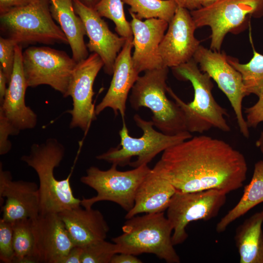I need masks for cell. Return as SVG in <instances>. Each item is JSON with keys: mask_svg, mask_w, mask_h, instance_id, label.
Wrapping results in <instances>:
<instances>
[{"mask_svg": "<svg viewBox=\"0 0 263 263\" xmlns=\"http://www.w3.org/2000/svg\"><path fill=\"white\" fill-rule=\"evenodd\" d=\"M152 169L177 191L227 194L243 186L247 166L244 155L227 142L202 135L165 150Z\"/></svg>", "mask_w": 263, "mask_h": 263, "instance_id": "1", "label": "cell"}, {"mask_svg": "<svg viewBox=\"0 0 263 263\" xmlns=\"http://www.w3.org/2000/svg\"><path fill=\"white\" fill-rule=\"evenodd\" d=\"M65 147L56 139L50 138L44 142L34 143L29 154L21 160L36 172L39 179L40 214L59 213L81 206L70 185L71 171L65 179L58 180L54 170L63 159Z\"/></svg>", "mask_w": 263, "mask_h": 263, "instance_id": "2", "label": "cell"}, {"mask_svg": "<svg viewBox=\"0 0 263 263\" xmlns=\"http://www.w3.org/2000/svg\"><path fill=\"white\" fill-rule=\"evenodd\" d=\"M172 69L179 78L189 81L194 90L193 101L186 103L170 88H167V93L182 112L187 131L202 133L216 128L230 132V127L225 118L228 115L227 111L214 99L211 92L213 85L208 75L199 69L193 58Z\"/></svg>", "mask_w": 263, "mask_h": 263, "instance_id": "3", "label": "cell"}, {"mask_svg": "<svg viewBox=\"0 0 263 263\" xmlns=\"http://www.w3.org/2000/svg\"><path fill=\"white\" fill-rule=\"evenodd\" d=\"M122 231L112 239L117 253H150L168 263L180 262L172 242L173 228L164 212L134 216L127 219Z\"/></svg>", "mask_w": 263, "mask_h": 263, "instance_id": "4", "label": "cell"}, {"mask_svg": "<svg viewBox=\"0 0 263 263\" xmlns=\"http://www.w3.org/2000/svg\"><path fill=\"white\" fill-rule=\"evenodd\" d=\"M3 37L16 44H68L60 27L54 20L49 0H36L27 5L0 14Z\"/></svg>", "mask_w": 263, "mask_h": 263, "instance_id": "5", "label": "cell"}, {"mask_svg": "<svg viewBox=\"0 0 263 263\" xmlns=\"http://www.w3.org/2000/svg\"><path fill=\"white\" fill-rule=\"evenodd\" d=\"M168 72V67L145 71L132 88L129 102L134 110L142 107L150 109L154 126L172 135L187 131L180 108L166 95Z\"/></svg>", "mask_w": 263, "mask_h": 263, "instance_id": "6", "label": "cell"}, {"mask_svg": "<svg viewBox=\"0 0 263 263\" xmlns=\"http://www.w3.org/2000/svg\"><path fill=\"white\" fill-rule=\"evenodd\" d=\"M123 120L122 127L119 132L120 147L111 148L96 156L97 159L122 167L129 165L136 168L148 165L160 152L192 137L188 131L172 135L158 132L153 128L151 120H145L135 114L133 120L142 130L143 134L139 138L133 137L130 135L124 119Z\"/></svg>", "mask_w": 263, "mask_h": 263, "instance_id": "7", "label": "cell"}, {"mask_svg": "<svg viewBox=\"0 0 263 263\" xmlns=\"http://www.w3.org/2000/svg\"><path fill=\"white\" fill-rule=\"evenodd\" d=\"M117 166L112 164L106 170L91 166L86 170V175L80 180L94 189L97 195L90 198L83 197L81 206L91 208L98 202L109 201L117 204L127 212L133 207L137 189L150 169L146 164L133 169L120 171Z\"/></svg>", "mask_w": 263, "mask_h": 263, "instance_id": "8", "label": "cell"}, {"mask_svg": "<svg viewBox=\"0 0 263 263\" xmlns=\"http://www.w3.org/2000/svg\"><path fill=\"white\" fill-rule=\"evenodd\" d=\"M28 87L50 86L65 96L77 62L65 52L46 47H30L22 52Z\"/></svg>", "mask_w": 263, "mask_h": 263, "instance_id": "9", "label": "cell"}, {"mask_svg": "<svg viewBox=\"0 0 263 263\" xmlns=\"http://www.w3.org/2000/svg\"><path fill=\"white\" fill-rule=\"evenodd\" d=\"M226 200V194L217 189L194 192L176 191L167 208V218L173 228L175 246L186 241L188 225L197 220L208 221L217 216Z\"/></svg>", "mask_w": 263, "mask_h": 263, "instance_id": "10", "label": "cell"}, {"mask_svg": "<svg viewBox=\"0 0 263 263\" xmlns=\"http://www.w3.org/2000/svg\"><path fill=\"white\" fill-rule=\"evenodd\" d=\"M190 13L197 28L210 27V49L219 52L228 32L242 24L248 16H263V0H218Z\"/></svg>", "mask_w": 263, "mask_h": 263, "instance_id": "11", "label": "cell"}, {"mask_svg": "<svg viewBox=\"0 0 263 263\" xmlns=\"http://www.w3.org/2000/svg\"><path fill=\"white\" fill-rule=\"evenodd\" d=\"M193 59L199 65L200 70L207 74L226 96L235 113L240 132L248 138L249 128L242 111L243 98L248 95L240 73L229 64L224 54L201 45Z\"/></svg>", "mask_w": 263, "mask_h": 263, "instance_id": "12", "label": "cell"}, {"mask_svg": "<svg viewBox=\"0 0 263 263\" xmlns=\"http://www.w3.org/2000/svg\"><path fill=\"white\" fill-rule=\"evenodd\" d=\"M103 66L102 60L94 53L77 62L64 96H71L73 100L72 109L68 111L72 116L70 128H79L85 134L92 123L96 119L95 107L93 103L94 94L93 86L96 77Z\"/></svg>", "mask_w": 263, "mask_h": 263, "instance_id": "13", "label": "cell"}, {"mask_svg": "<svg viewBox=\"0 0 263 263\" xmlns=\"http://www.w3.org/2000/svg\"><path fill=\"white\" fill-rule=\"evenodd\" d=\"M196 28L190 11L178 6L159 45L164 67L173 68L193 58L200 45L194 36Z\"/></svg>", "mask_w": 263, "mask_h": 263, "instance_id": "14", "label": "cell"}, {"mask_svg": "<svg viewBox=\"0 0 263 263\" xmlns=\"http://www.w3.org/2000/svg\"><path fill=\"white\" fill-rule=\"evenodd\" d=\"M2 219L13 223L24 219H34L40 214L38 186L35 182L13 181L11 172L3 169L0 163V200Z\"/></svg>", "mask_w": 263, "mask_h": 263, "instance_id": "15", "label": "cell"}, {"mask_svg": "<svg viewBox=\"0 0 263 263\" xmlns=\"http://www.w3.org/2000/svg\"><path fill=\"white\" fill-rule=\"evenodd\" d=\"M73 1L75 11L82 20L89 38L88 49L100 57L105 72L113 75L115 59L127 38L112 32L94 9L86 6L78 0Z\"/></svg>", "mask_w": 263, "mask_h": 263, "instance_id": "16", "label": "cell"}, {"mask_svg": "<svg viewBox=\"0 0 263 263\" xmlns=\"http://www.w3.org/2000/svg\"><path fill=\"white\" fill-rule=\"evenodd\" d=\"M32 225L37 263H60L75 245L58 213L39 214Z\"/></svg>", "mask_w": 263, "mask_h": 263, "instance_id": "17", "label": "cell"}, {"mask_svg": "<svg viewBox=\"0 0 263 263\" xmlns=\"http://www.w3.org/2000/svg\"><path fill=\"white\" fill-rule=\"evenodd\" d=\"M132 34L134 52L132 59L134 67L142 72L165 67L159 51L160 44L167 30L169 23L160 19L143 21L129 12Z\"/></svg>", "mask_w": 263, "mask_h": 263, "instance_id": "18", "label": "cell"}, {"mask_svg": "<svg viewBox=\"0 0 263 263\" xmlns=\"http://www.w3.org/2000/svg\"><path fill=\"white\" fill-rule=\"evenodd\" d=\"M133 47V37L127 38L115 59L113 78L108 91L95 108L96 115L109 108L113 109L115 116L119 112L122 119H124L129 93L139 76L132 62Z\"/></svg>", "mask_w": 263, "mask_h": 263, "instance_id": "19", "label": "cell"}, {"mask_svg": "<svg viewBox=\"0 0 263 263\" xmlns=\"http://www.w3.org/2000/svg\"><path fill=\"white\" fill-rule=\"evenodd\" d=\"M27 87L23 69L21 46L17 44L12 73L0 109L20 131L33 129L38 122L37 114L25 103Z\"/></svg>", "mask_w": 263, "mask_h": 263, "instance_id": "20", "label": "cell"}, {"mask_svg": "<svg viewBox=\"0 0 263 263\" xmlns=\"http://www.w3.org/2000/svg\"><path fill=\"white\" fill-rule=\"evenodd\" d=\"M58 213L75 246L83 247L105 240L109 227L99 210L80 206Z\"/></svg>", "mask_w": 263, "mask_h": 263, "instance_id": "21", "label": "cell"}, {"mask_svg": "<svg viewBox=\"0 0 263 263\" xmlns=\"http://www.w3.org/2000/svg\"><path fill=\"white\" fill-rule=\"evenodd\" d=\"M176 191L169 181L150 169L139 185L134 206L127 212L125 218L128 219L142 213L164 212Z\"/></svg>", "mask_w": 263, "mask_h": 263, "instance_id": "22", "label": "cell"}, {"mask_svg": "<svg viewBox=\"0 0 263 263\" xmlns=\"http://www.w3.org/2000/svg\"><path fill=\"white\" fill-rule=\"evenodd\" d=\"M52 16L59 25L71 47L73 58L77 63L88 56L84 42V24L75 13L73 0H49Z\"/></svg>", "mask_w": 263, "mask_h": 263, "instance_id": "23", "label": "cell"}, {"mask_svg": "<svg viewBox=\"0 0 263 263\" xmlns=\"http://www.w3.org/2000/svg\"><path fill=\"white\" fill-rule=\"evenodd\" d=\"M263 212L248 218L236 230L235 241L240 263H263Z\"/></svg>", "mask_w": 263, "mask_h": 263, "instance_id": "24", "label": "cell"}, {"mask_svg": "<svg viewBox=\"0 0 263 263\" xmlns=\"http://www.w3.org/2000/svg\"><path fill=\"white\" fill-rule=\"evenodd\" d=\"M263 202V160L257 162L249 183L245 186L243 194L236 205L217 223L218 233L225 230L233 221L244 215L251 209Z\"/></svg>", "mask_w": 263, "mask_h": 263, "instance_id": "25", "label": "cell"}, {"mask_svg": "<svg viewBox=\"0 0 263 263\" xmlns=\"http://www.w3.org/2000/svg\"><path fill=\"white\" fill-rule=\"evenodd\" d=\"M130 6L129 12L140 19L153 18L163 19L168 23L173 18L178 5L174 0H122Z\"/></svg>", "mask_w": 263, "mask_h": 263, "instance_id": "26", "label": "cell"}, {"mask_svg": "<svg viewBox=\"0 0 263 263\" xmlns=\"http://www.w3.org/2000/svg\"><path fill=\"white\" fill-rule=\"evenodd\" d=\"M13 263H37L34 257L35 239L32 219H24L13 222Z\"/></svg>", "mask_w": 263, "mask_h": 263, "instance_id": "27", "label": "cell"}, {"mask_svg": "<svg viewBox=\"0 0 263 263\" xmlns=\"http://www.w3.org/2000/svg\"><path fill=\"white\" fill-rule=\"evenodd\" d=\"M228 61L241 74L247 95L258 96L263 89V55L254 51L252 58L247 63L241 64L229 58Z\"/></svg>", "mask_w": 263, "mask_h": 263, "instance_id": "28", "label": "cell"}, {"mask_svg": "<svg viewBox=\"0 0 263 263\" xmlns=\"http://www.w3.org/2000/svg\"><path fill=\"white\" fill-rule=\"evenodd\" d=\"M123 5L122 0H101L94 9L101 17L113 21L116 33L127 38L133 37V34L130 22L126 19Z\"/></svg>", "mask_w": 263, "mask_h": 263, "instance_id": "29", "label": "cell"}, {"mask_svg": "<svg viewBox=\"0 0 263 263\" xmlns=\"http://www.w3.org/2000/svg\"><path fill=\"white\" fill-rule=\"evenodd\" d=\"M82 247L81 263H110L117 253L116 244L105 240L97 241Z\"/></svg>", "mask_w": 263, "mask_h": 263, "instance_id": "30", "label": "cell"}, {"mask_svg": "<svg viewBox=\"0 0 263 263\" xmlns=\"http://www.w3.org/2000/svg\"><path fill=\"white\" fill-rule=\"evenodd\" d=\"M13 223L0 219V260L4 263L14 262Z\"/></svg>", "mask_w": 263, "mask_h": 263, "instance_id": "31", "label": "cell"}, {"mask_svg": "<svg viewBox=\"0 0 263 263\" xmlns=\"http://www.w3.org/2000/svg\"><path fill=\"white\" fill-rule=\"evenodd\" d=\"M16 44L12 40L0 38V68L9 82L12 73L15 55Z\"/></svg>", "mask_w": 263, "mask_h": 263, "instance_id": "32", "label": "cell"}, {"mask_svg": "<svg viewBox=\"0 0 263 263\" xmlns=\"http://www.w3.org/2000/svg\"><path fill=\"white\" fill-rule=\"evenodd\" d=\"M19 132L0 109V155L7 154L11 149L12 144L8 140L9 135H17Z\"/></svg>", "mask_w": 263, "mask_h": 263, "instance_id": "33", "label": "cell"}, {"mask_svg": "<svg viewBox=\"0 0 263 263\" xmlns=\"http://www.w3.org/2000/svg\"><path fill=\"white\" fill-rule=\"evenodd\" d=\"M259 100L253 106L246 108V122L248 128H256L261 122H263V89L258 96Z\"/></svg>", "mask_w": 263, "mask_h": 263, "instance_id": "34", "label": "cell"}, {"mask_svg": "<svg viewBox=\"0 0 263 263\" xmlns=\"http://www.w3.org/2000/svg\"><path fill=\"white\" fill-rule=\"evenodd\" d=\"M36 0H0V14L29 4Z\"/></svg>", "mask_w": 263, "mask_h": 263, "instance_id": "35", "label": "cell"}, {"mask_svg": "<svg viewBox=\"0 0 263 263\" xmlns=\"http://www.w3.org/2000/svg\"><path fill=\"white\" fill-rule=\"evenodd\" d=\"M82 252V247L74 246L60 263H81Z\"/></svg>", "mask_w": 263, "mask_h": 263, "instance_id": "36", "label": "cell"}, {"mask_svg": "<svg viewBox=\"0 0 263 263\" xmlns=\"http://www.w3.org/2000/svg\"><path fill=\"white\" fill-rule=\"evenodd\" d=\"M142 261L135 257V255L120 253L115 254L112 258L110 263H142Z\"/></svg>", "mask_w": 263, "mask_h": 263, "instance_id": "37", "label": "cell"}, {"mask_svg": "<svg viewBox=\"0 0 263 263\" xmlns=\"http://www.w3.org/2000/svg\"><path fill=\"white\" fill-rule=\"evenodd\" d=\"M178 6L192 11L202 7L200 0H174Z\"/></svg>", "mask_w": 263, "mask_h": 263, "instance_id": "38", "label": "cell"}, {"mask_svg": "<svg viewBox=\"0 0 263 263\" xmlns=\"http://www.w3.org/2000/svg\"><path fill=\"white\" fill-rule=\"evenodd\" d=\"M8 84L7 79L2 70L0 68V104L4 99L7 89L6 84Z\"/></svg>", "mask_w": 263, "mask_h": 263, "instance_id": "39", "label": "cell"}, {"mask_svg": "<svg viewBox=\"0 0 263 263\" xmlns=\"http://www.w3.org/2000/svg\"><path fill=\"white\" fill-rule=\"evenodd\" d=\"M86 6L94 9L101 0H78Z\"/></svg>", "mask_w": 263, "mask_h": 263, "instance_id": "40", "label": "cell"}, {"mask_svg": "<svg viewBox=\"0 0 263 263\" xmlns=\"http://www.w3.org/2000/svg\"><path fill=\"white\" fill-rule=\"evenodd\" d=\"M256 146L260 149L263 153V132H261L260 138L256 142Z\"/></svg>", "mask_w": 263, "mask_h": 263, "instance_id": "41", "label": "cell"}, {"mask_svg": "<svg viewBox=\"0 0 263 263\" xmlns=\"http://www.w3.org/2000/svg\"><path fill=\"white\" fill-rule=\"evenodd\" d=\"M218 0H200L202 7L207 6Z\"/></svg>", "mask_w": 263, "mask_h": 263, "instance_id": "42", "label": "cell"}, {"mask_svg": "<svg viewBox=\"0 0 263 263\" xmlns=\"http://www.w3.org/2000/svg\"><path fill=\"white\" fill-rule=\"evenodd\" d=\"M262 211H263V208Z\"/></svg>", "mask_w": 263, "mask_h": 263, "instance_id": "43", "label": "cell"}]
</instances>
